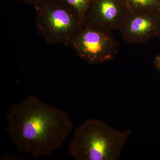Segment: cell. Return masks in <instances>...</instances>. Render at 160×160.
I'll return each instance as SVG.
<instances>
[{
	"label": "cell",
	"mask_w": 160,
	"mask_h": 160,
	"mask_svg": "<svg viewBox=\"0 0 160 160\" xmlns=\"http://www.w3.org/2000/svg\"><path fill=\"white\" fill-rule=\"evenodd\" d=\"M98 119H89L75 130L68 153L76 160H117L131 135Z\"/></svg>",
	"instance_id": "obj_2"
},
{
	"label": "cell",
	"mask_w": 160,
	"mask_h": 160,
	"mask_svg": "<svg viewBox=\"0 0 160 160\" xmlns=\"http://www.w3.org/2000/svg\"><path fill=\"white\" fill-rule=\"evenodd\" d=\"M159 38H160V35L159 36Z\"/></svg>",
	"instance_id": "obj_11"
},
{
	"label": "cell",
	"mask_w": 160,
	"mask_h": 160,
	"mask_svg": "<svg viewBox=\"0 0 160 160\" xmlns=\"http://www.w3.org/2000/svg\"><path fill=\"white\" fill-rule=\"evenodd\" d=\"M129 11L122 0H90L85 21L108 30H118Z\"/></svg>",
	"instance_id": "obj_6"
},
{
	"label": "cell",
	"mask_w": 160,
	"mask_h": 160,
	"mask_svg": "<svg viewBox=\"0 0 160 160\" xmlns=\"http://www.w3.org/2000/svg\"><path fill=\"white\" fill-rule=\"evenodd\" d=\"M111 31L84 21L69 46L80 58L89 64L109 62L118 53V43Z\"/></svg>",
	"instance_id": "obj_4"
},
{
	"label": "cell",
	"mask_w": 160,
	"mask_h": 160,
	"mask_svg": "<svg viewBox=\"0 0 160 160\" xmlns=\"http://www.w3.org/2000/svg\"><path fill=\"white\" fill-rule=\"evenodd\" d=\"M20 2L29 5H33L35 6L36 5L39 4L40 3L44 2L48 0H18Z\"/></svg>",
	"instance_id": "obj_9"
},
{
	"label": "cell",
	"mask_w": 160,
	"mask_h": 160,
	"mask_svg": "<svg viewBox=\"0 0 160 160\" xmlns=\"http://www.w3.org/2000/svg\"><path fill=\"white\" fill-rule=\"evenodd\" d=\"M34 7L37 29L46 42L69 46L83 22L78 12L63 0H48Z\"/></svg>",
	"instance_id": "obj_3"
},
{
	"label": "cell",
	"mask_w": 160,
	"mask_h": 160,
	"mask_svg": "<svg viewBox=\"0 0 160 160\" xmlns=\"http://www.w3.org/2000/svg\"><path fill=\"white\" fill-rule=\"evenodd\" d=\"M6 119V131L16 147L35 158L62 148L73 127L66 111L34 95L12 106Z\"/></svg>",
	"instance_id": "obj_1"
},
{
	"label": "cell",
	"mask_w": 160,
	"mask_h": 160,
	"mask_svg": "<svg viewBox=\"0 0 160 160\" xmlns=\"http://www.w3.org/2000/svg\"><path fill=\"white\" fill-rule=\"evenodd\" d=\"M118 30L126 43L146 42L160 35V12H129Z\"/></svg>",
	"instance_id": "obj_5"
},
{
	"label": "cell",
	"mask_w": 160,
	"mask_h": 160,
	"mask_svg": "<svg viewBox=\"0 0 160 160\" xmlns=\"http://www.w3.org/2000/svg\"><path fill=\"white\" fill-rule=\"evenodd\" d=\"M154 63L157 69L160 72V55H158L155 57Z\"/></svg>",
	"instance_id": "obj_10"
},
{
	"label": "cell",
	"mask_w": 160,
	"mask_h": 160,
	"mask_svg": "<svg viewBox=\"0 0 160 160\" xmlns=\"http://www.w3.org/2000/svg\"><path fill=\"white\" fill-rule=\"evenodd\" d=\"M78 12L82 22L86 18L90 0H63Z\"/></svg>",
	"instance_id": "obj_8"
},
{
	"label": "cell",
	"mask_w": 160,
	"mask_h": 160,
	"mask_svg": "<svg viewBox=\"0 0 160 160\" xmlns=\"http://www.w3.org/2000/svg\"><path fill=\"white\" fill-rule=\"evenodd\" d=\"M129 12L152 11L160 12V0H122Z\"/></svg>",
	"instance_id": "obj_7"
}]
</instances>
